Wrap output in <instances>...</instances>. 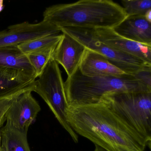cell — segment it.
Returning a JSON list of instances; mask_svg holds the SVG:
<instances>
[{"instance_id":"9a60e30c","label":"cell","mask_w":151,"mask_h":151,"mask_svg":"<svg viewBox=\"0 0 151 151\" xmlns=\"http://www.w3.org/2000/svg\"><path fill=\"white\" fill-rule=\"evenodd\" d=\"M27 133V132L20 130L6 122L0 129L1 151H31Z\"/></svg>"},{"instance_id":"e0dca14e","label":"cell","mask_w":151,"mask_h":151,"mask_svg":"<svg viewBox=\"0 0 151 151\" xmlns=\"http://www.w3.org/2000/svg\"><path fill=\"white\" fill-rule=\"evenodd\" d=\"M56 46L46 51L26 55L35 70L37 78L40 76L48 62L52 58Z\"/></svg>"},{"instance_id":"4fadbf2b","label":"cell","mask_w":151,"mask_h":151,"mask_svg":"<svg viewBox=\"0 0 151 151\" xmlns=\"http://www.w3.org/2000/svg\"><path fill=\"white\" fill-rule=\"evenodd\" d=\"M79 69L83 75L87 76L122 77L128 75L110 63L103 55L86 48Z\"/></svg>"},{"instance_id":"52a82bcc","label":"cell","mask_w":151,"mask_h":151,"mask_svg":"<svg viewBox=\"0 0 151 151\" xmlns=\"http://www.w3.org/2000/svg\"><path fill=\"white\" fill-rule=\"evenodd\" d=\"M32 91H27L13 98L0 109L1 123L8 122L15 128L27 132L36 120L41 110L38 102L33 98Z\"/></svg>"},{"instance_id":"ffe728a7","label":"cell","mask_w":151,"mask_h":151,"mask_svg":"<svg viewBox=\"0 0 151 151\" xmlns=\"http://www.w3.org/2000/svg\"><path fill=\"white\" fill-rule=\"evenodd\" d=\"M145 17L146 20L149 22V23H151V9L148 10L145 15Z\"/></svg>"},{"instance_id":"ac0fdd59","label":"cell","mask_w":151,"mask_h":151,"mask_svg":"<svg viewBox=\"0 0 151 151\" xmlns=\"http://www.w3.org/2000/svg\"><path fill=\"white\" fill-rule=\"evenodd\" d=\"M122 2L127 17L145 16L151 9V0H123Z\"/></svg>"},{"instance_id":"277c9868","label":"cell","mask_w":151,"mask_h":151,"mask_svg":"<svg viewBox=\"0 0 151 151\" xmlns=\"http://www.w3.org/2000/svg\"><path fill=\"white\" fill-rule=\"evenodd\" d=\"M101 101L133 129L151 147V92L110 94Z\"/></svg>"},{"instance_id":"d6986e66","label":"cell","mask_w":151,"mask_h":151,"mask_svg":"<svg viewBox=\"0 0 151 151\" xmlns=\"http://www.w3.org/2000/svg\"><path fill=\"white\" fill-rule=\"evenodd\" d=\"M151 67L140 70L134 75L137 79L151 88Z\"/></svg>"},{"instance_id":"30bf717a","label":"cell","mask_w":151,"mask_h":151,"mask_svg":"<svg viewBox=\"0 0 151 151\" xmlns=\"http://www.w3.org/2000/svg\"><path fill=\"white\" fill-rule=\"evenodd\" d=\"M93 30L95 37L101 43L151 64V46L125 38L116 33L112 29L97 28Z\"/></svg>"},{"instance_id":"44dd1931","label":"cell","mask_w":151,"mask_h":151,"mask_svg":"<svg viewBox=\"0 0 151 151\" xmlns=\"http://www.w3.org/2000/svg\"><path fill=\"white\" fill-rule=\"evenodd\" d=\"M95 145V148L94 149V151H106L105 150V149H103L102 147H100L99 146Z\"/></svg>"},{"instance_id":"8992f818","label":"cell","mask_w":151,"mask_h":151,"mask_svg":"<svg viewBox=\"0 0 151 151\" xmlns=\"http://www.w3.org/2000/svg\"><path fill=\"white\" fill-rule=\"evenodd\" d=\"M60 29L62 32L69 35L87 49L106 57L110 63L128 75L133 76L140 70L151 67L150 63L101 43L95 37L93 29L69 27Z\"/></svg>"},{"instance_id":"8fae6325","label":"cell","mask_w":151,"mask_h":151,"mask_svg":"<svg viewBox=\"0 0 151 151\" xmlns=\"http://www.w3.org/2000/svg\"><path fill=\"white\" fill-rule=\"evenodd\" d=\"M62 33L52 58L64 68L70 77L79 67L86 47L69 35Z\"/></svg>"},{"instance_id":"5bb4252c","label":"cell","mask_w":151,"mask_h":151,"mask_svg":"<svg viewBox=\"0 0 151 151\" xmlns=\"http://www.w3.org/2000/svg\"><path fill=\"white\" fill-rule=\"evenodd\" d=\"M0 68L25 71L36 77L35 70L28 57L18 46L0 47Z\"/></svg>"},{"instance_id":"2e32d148","label":"cell","mask_w":151,"mask_h":151,"mask_svg":"<svg viewBox=\"0 0 151 151\" xmlns=\"http://www.w3.org/2000/svg\"><path fill=\"white\" fill-rule=\"evenodd\" d=\"M62 36V33L36 39L20 44L18 47L26 55L43 52L56 46Z\"/></svg>"},{"instance_id":"5b68a950","label":"cell","mask_w":151,"mask_h":151,"mask_svg":"<svg viewBox=\"0 0 151 151\" xmlns=\"http://www.w3.org/2000/svg\"><path fill=\"white\" fill-rule=\"evenodd\" d=\"M38 78L35 80L33 91L43 99L73 141L78 143V135L72 129L67 120L69 106L59 64L52 58Z\"/></svg>"},{"instance_id":"603a6c76","label":"cell","mask_w":151,"mask_h":151,"mask_svg":"<svg viewBox=\"0 0 151 151\" xmlns=\"http://www.w3.org/2000/svg\"><path fill=\"white\" fill-rule=\"evenodd\" d=\"M1 123H0V129H1ZM1 135H0V151H1Z\"/></svg>"},{"instance_id":"ba28073f","label":"cell","mask_w":151,"mask_h":151,"mask_svg":"<svg viewBox=\"0 0 151 151\" xmlns=\"http://www.w3.org/2000/svg\"><path fill=\"white\" fill-rule=\"evenodd\" d=\"M62 33L59 28L43 20L37 24L24 22L0 32V47L18 46L36 39Z\"/></svg>"},{"instance_id":"3957f363","label":"cell","mask_w":151,"mask_h":151,"mask_svg":"<svg viewBox=\"0 0 151 151\" xmlns=\"http://www.w3.org/2000/svg\"><path fill=\"white\" fill-rule=\"evenodd\" d=\"M69 106H83L99 103L104 97L125 92H151L134 76H87L79 67L64 83Z\"/></svg>"},{"instance_id":"9c48e42d","label":"cell","mask_w":151,"mask_h":151,"mask_svg":"<svg viewBox=\"0 0 151 151\" xmlns=\"http://www.w3.org/2000/svg\"><path fill=\"white\" fill-rule=\"evenodd\" d=\"M36 78L25 71L0 68V104L24 92L33 91Z\"/></svg>"},{"instance_id":"6da1fadb","label":"cell","mask_w":151,"mask_h":151,"mask_svg":"<svg viewBox=\"0 0 151 151\" xmlns=\"http://www.w3.org/2000/svg\"><path fill=\"white\" fill-rule=\"evenodd\" d=\"M67 115L76 133L106 151H145L147 147L144 139L101 101L69 106Z\"/></svg>"},{"instance_id":"7402d4cb","label":"cell","mask_w":151,"mask_h":151,"mask_svg":"<svg viewBox=\"0 0 151 151\" xmlns=\"http://www.w3.org/2000/svg\"><path fill=\"white\" fill-rule=\"evenodd\" d=\"M3 2L2 1H0V11H1L3 8Z\"/></svg>"},{"instance_id":"7c38bea8","label":"cell","mask_w":151,"mask_h":151,"mask_svg":"<svg viewBox=\"0 0 151 151\" xmlns=\"http://www.w3.org/2000/svg\"><path fill=\"white\" fill-rule=\"evenodd\" d=\"M118 35L145 45L151 46V24L145 16H128L112 29Z\"/></svg>"},{"instance_id":"7a4b0ae2","label":"cell","mask_w":151,"mask_h":151,"mask_svg":"<svg viewBox=\"0 0 151 151\" xmlns=\"http://www.w3.org/2000/svg\"><path fill=\"white\" fill-rule=\"evenodd\" d=\"M127 17L123 7L109 0H82L57 4L47 8L43 13V21L59 29H113Z\"/></svg>"}]
</instances>
